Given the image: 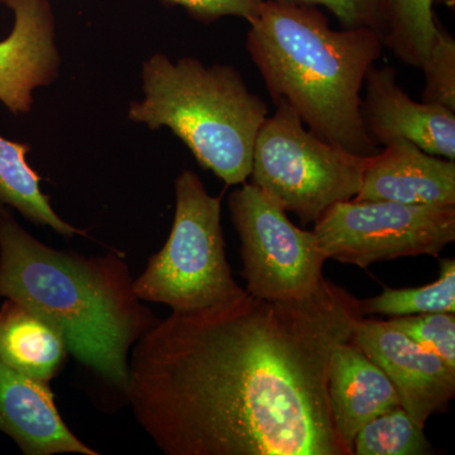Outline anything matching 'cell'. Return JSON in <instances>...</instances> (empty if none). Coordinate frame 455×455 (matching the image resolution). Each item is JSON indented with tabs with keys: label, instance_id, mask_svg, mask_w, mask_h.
I'll list each match as a JSON object with an SVG mask.
<instances>
[{
	"label": "cell",
	"instance_id": "6da1fadb",
	"mask_svg": "<svg viewBox=\"0 0 455 455\" xmlns=\"http://www.w3.org/2000/svg\"><path fill=\"white\" fill-rule=\"evenodd\" d=\"M363 317L361 300L325 278L293 300L244 290L172 311L132 348L127 401L167 455H350L328 371Z\"/></svg>",
	"mask_w": 455,
	"mask_h": 455
},
{
	"label": "cell",
	"instance_id": "7a4b0ae2",
	"mask_svg": "<svg viewBox=\"0 0 455 455\" xmlns=\"http://www.w3.org/2000/svg\"><path fill=\"white\" fill-rule=\"evenodd\" d=\"M123 257L55 250L0 209V298L55 326L70 355L127 398L131 350L158 319L134 292Z\"/></svg>",
	"mask_w": 455,
	"mask_h": 455
},
{
	"label": "cell",
	"instance_id": "3957f363",
	"mask_svg": "<svg viewBox=\"0 0 455 455\" xmlns=\"http://www.w3.org/2000/svg\"><path fill=\"white\" fill-rule=\"evenodd\" d=\"M248 53L272 100H283L317 137L363 157L379 154L364 130L362 89L382 56L374 29L331 28L317 7L263 0L250 20Z\"/></svg>",
	"mask_w": 455,
	"mask_h": 455
},
{
	"label": "cell",
	"instance_id": "277c9868",
	"mask_svg": "<svg viewBox=\"0 0 455 455\" xmlns=\"http://www.w3.org/2000/svg\"><path fill=\"white\" fill-rule=\"evenodd\" d=\"M142 90V100L128 108L131 122L152 131L169 128L227 187L247 181L268 107L235 68L205 66L191 56L173 62L156 52L143 62Z\"/></svg>",
	"mask_w": 455,
	"mask_h": 455
},
{
	"label": "cell",
	"instance_id": "5b68a950",
	"mask_svg": "<svg viewBox=\"0 0 455 455\" xmlns=\"http://www.w3.org/2000/svg\"><path fill=\"white\" fill-rule=\"evenodd\" d=\"M175 217L166 243L154 254L133 289L140 300L191 311L244 292L233 278L221 229V199L206 191L194 171L175 180Z\"/></svg>",
	"mask_w": 455,
	"mask_h": 455
},
{
	"label": "cell",
	"instance_id": "8992f818",
	"mask_svg": "<svg viewBox=\"0 0 455 455\" xmlns=\"http://www.w3.org/2000/svg\"><path fill=\"white\" fill-rule=\"evenodd\" d=\"M260 125L250 178L302 224L315 223L334 204L355 199L368 158L317 137L283 100Z\"/></svg>",
	"mask_w": 455,
	"mask_h": 455
},
{
	"label": "cell",
	"instance_id": "52a82bcc",
	"mask_svg": "<svg viewBox=\"0 0 455 455\" xmlns=\"http://www.w3.org/2000/svg\"><path fill=\"white\" fill-rule=\"evenodd\" d=\"M229 211L242 242L245 291L268 301L315 291L328 259L314 230L296 227L283 206L252 182L230 194Z\"/></svg>",
	"mask_w": 455,
	"mask_h": 455
},
{
	"label": "cell",
	"instance_id": "ba28073f",
	"mask_svg": "<svg viewBox=\"0 0 455 455\" xmlns=\"http://www.w3.org/2000/svg\"><path fill=\"white\" fill-rule=\"evenodd\" d=\"M314 233L326 259L361 268L401 257H436L455 241V205L347 200L331 206Z\"/></svg>",
	"mask_w": 455,
	"mask_h": 455
},
{
	"label": "cell",
	"instance_id": "9c48e42d",
	"mask_svg": "<svg viewBox=\"0 0 455 455\" xmlns=\"http://www.w3.org/2000/svg\"><path fill=\"white\" fill-rule=\"evenodd\" d=\"M350 341L376 362L394 383L401 407L425 427L447 411L455 397V368L423 348L388 320L361 319Z\"/></svg>",
	"mask_w": 455,
	"mask_h": 455
},
{
	"label": "cell",
	"instance_id": "30bf717a",
	"mask_svg": "<svg viewBox=\"0 0 455 455\" xmlns=\"http://www.w3.org/2000/svg\"><path fill=\"white\" fill-rule=\"evenodd\" d=\"M14 25L0 41V103L12 114L31 112L35 92L56 82L61 56L49 0H0Z\"/></svg>",
	"mask_w": 455,
	"mask_h": 455
},
{
	"label": "cell",
	"instance_id": "8fae6325",
	"mask_svg": "<svg viewBox=\"0 0 455 455\" xmlns=\"http://www.w3.org/2000/svg\"><path fill=\"white\" fill-rule=\"evenodd\" d=\"M363 88L362 122L377 146L405 140L427 154L455 161V112L410 98L392 66L373 65Z\"/></svg>",
	"mask_w": 455,
	"mask_h": 455
},
{
	"label": "cell",
	"instance_id": "7c38bea8",
	"mask_svg": "<svg viewBox=\"0 0 455 455\" xmlns=\"http://www.w3.org/2000/svg\"><path fill=\"white\" fill-rule=\"evenodd\" d=\"M0 433L13 440L25 455L99 454L66 425L50 382L17 372L2 359Z\"/></svg>",
	"mask_w": 455,
	"mask_h": 455
},
{
	"label": "cell",
	"instance_id": "4fadbf2b",
	"mask_svg": "<svg viewBox=\"0 0 455 455\" xmlns=\"http://www.w3.org/2000/svg\"><path fill=\"white\" fill-rule=\"evenodd\" d=\"M368 158L355 200L409 205H455V161L427 154L405 140Z\"/></svg>",
	"mask_w": 455,
	"mask_h": 455
},
{
	"label": "cell",
	"instance_id": "5bb4252c",
	"mask_svg": "<svg viewBox=\"0 0 455 455\" xmlns=\"http://www.w3.org/2000/svg\"><path fill=\"white\" fill-rule=\"evenodd\" d=\"M328 396L335 431L350 455L358 431L368 421L401 406L385 371L350 340L331 355Z\"/></svg>",
	"mask_w": 455,
	"mask_h": 455
},
{
	"label": "cell",
	"instance_id": "9a60e30c",
	"mask_svg": "<svg viewBox=\"0 0 455 455\" xmlns=\"http://www.w3.org/2000/svg\"><path fill=\"white\" fill-rule=\"evenodd\" d=\"M70 352L49 322L20 302L4 299L0 307V359L17 372L51 382L64 371Z\"/></svg>",
	"mask_w": 455,
	"mask_h": 455
},
{
	"label": "cell",
	"instance_id": "2e32d148",
	"mask_svg": "<svg viewBox=\"0 0 455 455\" xmlns=\"http://www.w3.org/2000/svg\"><path fill=\"white\" fill-rule=\"evenodd\" d=\"M31 148L0 136V209L17 211L35 226L50 228L64 238H89L86 230L62 220L42 191L40 176L27 163Z\"/></svg>",
	"mask_w": 455,
	"mask_h": 455
},
{
	"label": "cell",
	"instance_id": "e0dca14e",
	"mask_svg": "<svg viewBox=\"0 0 455 455\" xmlns=\"http://www.w3.org/2000/svg\"><path fill=\"white\" fill-rule=\"evenodd\" d=\"M433 0H390L383 46L403 64L421 68L438 35Z\"/></svg>",
	"mask_w": 455,
	"mask_h": 455
},
{
	"label": "cell",
	"instance_id": "ac0fdd59",
	"mask_svg": "<svg viewBox=\"0 0 455 455\" xmlns=\"http://www.w3.org/2000/svg\"><path fill=\"white\" fill-rule=\"evenodd\" d=\"M363 315L405 316L427 313H455V260H440L438 280L414 289H386L376 298L361 301Z\"/></svg>",
	"mask_w": 455,
	"mask_h": 455
},
{
	"label": "cell",
	"instance_id": "d6986e66",
	"mask_svg": "<svg viewBox=\"0 0 455 455\" xmlns=\"http://www.w3.org/2000/svg\"><path fill=\"white\" fill-rule=\"evenodd\" d=\"M431 445L424 427L412 420L403 407L376 416L358 431L353 443L355 455H424Z\"/></svg>",
	"mask_w": 455,
	"mask_h": 455
},
{
	"label": "cell",
	"instance_id": "ffe728a7",
	"mask_svg": "<svg viewBox=\"0 0 455 455\" xmlns=\"http://www.w3.org/2000/svg\"><path fill=\"white\" fill-rule=\"evenodd\" d=\"M421 68L425 74L421 101L455 112V41L440 26L433 49Z\"/></svg>",
	"mask_w": 455,
	"mask_h": 455
},
{
	"label": "cell",
	"instance_id": "44dd1931",
	"mask_svg": "<svg viewBox=\"0 0 455 455\" xmlns=\"http://www.w3.org/2000/svg\"><path fill=\"white\" fill-rule=\"evenodd\" d=\"M388 322L423 348L455 368L454 313H427L395 316Z\"/></svg>",
	"mask_w": 455,
	"mask_h": 455
},
{
	"label": "cell",
	"instance_id": "7402d4cb",
	"mask_svg": "<svg viewBox=\"0 0 455 455\" xmlns=\"http://www.w3.org/2000/svg\"><path fill=\"white\" fill-rule=\"evenodd\" d=\"M292 4L324 7L343 28H368L381 33L387 22L390 0H278Z\"/></svg>",
	"mask_w": 455,
	"mask_h": 455
},
{
	"label": "cell",
	"instance_id": "603a6c76",
	"mask_svg": "<svg viewBox=\"0 0 455 455\" xmlns=\"http://www.w3.org/2000/svg\"><path fill=\"white\" fill-rule=\"evenodd\" d=\"M169 7L184 9L194 20L211 25L224 17H238L250 22L263 0H160Z\"/></svg>",
	"mask_w": 455,
	"mask_h": 455
},
{
	"label": "cell",
	"instance_id": "cb8c5ba5",
	"mask_svg": "<svg viewBox=\"0 0 455 455\" xmlns=\"http://www.w3.org/2000/svg\"><path fill=\"white\" fill-rule=\"evenodd\" d=\"M434 4H443L445 7L454 9L455 8V0H433Z\"/></svg>",
	"mask_w": 455,
	"mask_h": 455
}]
</instances>
